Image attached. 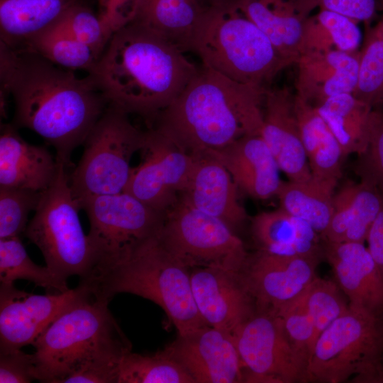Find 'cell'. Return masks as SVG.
Listing matches in <instances>:
<instances>
[{"instance_id": "obj_22", "label": "cell", "mask_w": 383, "mask_h": 383, "mask_svg": "<svg viewBox=\"0 0 383 383\" xmlns=\"http://www.w3.org/2000/svg\"><path fill=\"white\" fill-rule=\"evenodd\" d=\"M360 52L331 50L302 54L294 65L295 94L314 106L333 96L353 93Z\"/></svg>"}, {"instance_id": "obj_44", "label": "cell", "mask_w": 383, "mask_h": 383, "mask_svg": "<svg viewBox=\"0 0 383 383\" xmlns=\"http://www.w3.org/2000/svg\"><path fill=\"white\" fill-rule=\"evenodd\" d=\"M319 9L348 16L358 23L370 21L376 9L375 0H320Z\"/></svg>"}, {"instance_id": "obj_6", "label": "cell", "mask_w": 383, "mask_h": 383, "mask_svg": "<svg viewBox=\"0 0 383 383\" xmlns=\"http://www.w3.org/2000/svg\"><path fill=\"white\" fill-rule=\"evenodd\" d=\"M159 232L136 247L91 292L109 302L119 293L152 301L163 309L178 335H183L207 325L194 300L191 270L165 248Z\"/></svg>"}, {"instance_id": "obj_7", "label": "cell", "mask_w": 383, "mask_h": 383, "mask_svg": "<svg viewBox=\"0 0 383 383\" xmlns=\"http://www.w3.org/2000/svg\"><path fill=\"white\" fill-rule=\"evenodd\" d=\"M383 316L354 309L316 339L303 382H383Z\"/></svg>"}, {"instance_id": "obj_34", "label": "cell", "mask_w": 383, "mask_h": 383, "mask_svg": "<svg viewBox=\"0 0 383 383\" xmlns=\"http://www.w3.org/2000/svg\"><path fill=\"white\" fill-rule=\"evenodd\" d=\"M118 383H195L164 348L154 354L129 352L123 357Z\"/></svg>"}, {"instance_id": "obj_5", "label": "cell", "mask_w": 383, "mask_h": 383, "mask_svg": "<svg viewBox=\"0 0 383 383\" xmlns=\"http://www.w3.org/2000/svg\"><path fill=\"white\" fill-rule=\"evenodd\" d=\"M192 51L203 65L231 79L265 87L294 65L241 11L235 0L209 6L195 31Z\"/></svg>"}, {"instance_id": "obj_24", "label": "cell", "mask_w": 383, "mask_h": 383, "mask_svg": "<svg viewBox=\"0 0 383 383\" xmlns=\"http://www.w3.org/2000/svg\"><path fill=\"white\" fill-rule=\"evenodd\" d=\"M241 11L294 64L304 23L320 0H235Z\"/></svg>"}, {"instance_id": "obj_42", "label": "cell", "mask_w": 383, "mask_h": 383, "mask_svg": "<svg viewBox=\"0 0 383 383\" xmlns=\"http://www.w3.org/2000/svg\"><path fill=\"white\" fill-rule=\"evenodd\" d=\"M142 0H98L97 15L110 40L117 30L136 17Z\"/></svg>"}, {"instance_id": "obj_12", "label": "cell", "mask_w": 383, "mask_h": 383, "mask_svg": "<svg viewBox=\"0 0 383 383\" xmlns=\"http://www.w3.org/2000/svg\"><path fill=\"white\" fill-rule=\"evenodd\" d=\"M233 337L245 382H303L308 358L290 340L275 313L256 311Z\"/></svg>"}, {"instance_id": "obj_8", "label": "cell", "mask_w": 383, "mask_h": 383, "mask_svg": "<svg viewBox=\"0 0 383 383\" xmlns=\"http://www.w3.org/2000/svg\"><path fill=\"white\" fill-rule=\"evenodd\" d=\"M58 162L57 177L41 192L24 235L40 249L53 272L65 279L78 275L79 282H85L95 267V252L82 229L80 208L72 196L66 167Z\"/></svg>"}, {"instance_id": "obj_40", "label": "cell", "mask_w": 383, "mask_h": 383, "mask_svg": "<svg viewBox=\"0 0 383 383\" xmlns=\"http://www.w3.org/2000/svg\"><path fill=\"white\" fill-rule=\"evenodd\" d=\"M304 292L275 313L280 318L290 340L309 360L314 344V328Z\"/></svg>"}, {"instance_id": "obj_15", "label": "cell", "mask_w": 383, "mask_h": 383, "mask_svg": "<svg viewBox=\"0 0 383 383\" xmlns=\"http://www.w3.org/2000/svg\"><path fill=\"white\" fill-rule=\"evenodd\" d=\"M165 348L195 383L245 382L234 338L226 331L205 326L178 335Z\"/></svg>"}, {"instance_id": "obj_20", "label": "cell", "mask_w": 383, "mask_h": 383, "mask_svg": "<svg viewBox=\"0 0 383 383\" xmlns=\"http://www.w3.org/2000/svg\"><path fill=\"white\" fill-rule=\"evenodd\" d=\"M196 160L179 198L193 208L227 224L234 232L247 218L238 187L225 166L206 154Z\"/></svg>"}, {"instance_id": "obj_36", "label": "cell", "mask_w": 383, "mask_h": 383, "mask_svg": "<svg viewBox=\"0 0 383 383\" xmlns=\"http://www.w3.org/2000/svg\"><path fill=\"white\" fill-rule=\"evenodd\" d=\"M304 296L313 325L315 343L328 326L349 310V302L336 282L318 277L306 289Z\"/></svg>"}, {"instance_id": "obj_38", "label": "cell", "mask_w": 383, "mask_h": 383, "mask_svg": "<svg viewBox=\"0 0 383 383\" xmlns=\"http://www.w3.org/2000/svg\"><path fill=\"white\" fill-rule=\"evenodd\" d=\"M51 26L87 45L99 57L109 41L97 13L87 4L71 8Z\"/></svg>"}, {"instance_id": "obj_1", "label": "cell", "mask_w": 383, "mask_h": 383, "mask_svg": "<svg viewBox=\"0 0 383 383\" xmlns=\"http://www.w3.org/2000/svg\"><path fill=\"white\" fill-rule=\"evenodd\" d=\"M1 111L11 96L13 124L33 131L56 150V159L73 167V150L84 144L108 103L91 79L79 77L28 48L0 42Z\"/></svg>"}, {"instance_id": "obj_21", "label": "cell", "mask_w": 383, "mask_h": 383, "mask_svg": "<svg viewBox=\"0 0 383 383\" xmlns=\"http://www.w3.org/2000/svg\"><path fill=\"white\" fill-rule=\"evenodd\" d=\"M208 154L225 166L238 188L248 196L264 200L277 195L282 182L280 169L260 135L243 136Z\"/></svg>"}, {"instance_id": "obj_16", "label": "cell", "mask_w": 383, "mask_h": 383, "mask_svg": "<svg viewBox=\"0 0 383 383\" xmlns=\"http://www.w3.org/2000/svg\"><path fill=\"white\" fill-rule=\"evenodd\" d=\"M80 292L77 286L62 294H35L1 283L0 352L33 345Z\"/></svg>"}, {"instance_id": "obj_19", "label": "cell", "mask_w": 383, "mask_h": 383, "mask_svg": "<svg viewBox=\"0 0 383 383\" xmlns=\"http://www.w3.org/2000/svg\"><path fill=\"white\" fill-rule=\"evenodd\" d=\"M323 255L349 306L383 316V277L364 243L324 241Z\"/></svg>"}, {"instance_id": "obj_33", "label": "cell", "mask_w": 383, "mask_h": 383, "mask_svg": "<svg viewBox=\"0 0 383 383\" xmlns=\"http://www.w3.org/2000/svg\"><path fill=\"white\" fill-rule=\"evenodd\" d=\"M22 48L30 49L55 65L72 71L89 72L99 59L89 46L54 26L35 35Z\"/></svg>"}, {"instance_id": "obj_10", "label": "cell", "mask_w": 383, "mask_h": 383, "mask_svg": "<svg viewBox=\"0 0 383 383\" xmlns=\"http://www.w3.org/2000/svg\"><path fill=\"white\" fill-rule=\"evenodd\" d=\"M89 218L88 234L96 264L89 279L79 284L89 289L123 262L140 243L161 229L165 214L125 192L95 196L80 204Z\"/></svg>"}, {"instance_id": "obj_30", "label": "cell", "mask_w": 383, "mask_h": 383, "mask_svg": "<svg viewBox=\"0 0 383 383\" xmlns=\"http://www.w3.org/2000/svg\"><path fill=\"white\" fill-rule=\"evenodd\" d=\"M335 188L312 177L282 182L276 196L281 209L308 223L323 238L333 215Z\"/></svg>"}, {"instance_id": "obj_11", "label": "cell", "mask_w": 383, "mask_h": 383, "mask_svg": "<svg viewBox=\"0 0 383 383\" xmlns=\"http://www.w3.org/2000/svg\"><path fill=\"white\" fill-rule=\"evenodd\" d=\"M159 237L189 270L213 267L240 271L249 255L243 242L227 224L179 197L166 212Z\"/></svg>"}, {"instance_id": "obj_14", "label": "cell", "mask_w": 383, "mask_h": 383, "mask_svg": "<svg viewBox=\"0 0 383 383\" xmlns=\"http://www.w3.org/2000/svg\"><path fill=\"white\" fill-rule=\"evenodd\" d=\"M321 260L257 250L248 255L240 274L257 311L276 313L301 296L317 277Z\"/></svg>"}, {"instance_id": "obj_28", "label": "cell", "mask_w": 383, "mask_h": 383, "mask_svg": "<svg viewBox=\"0 0 383 383\" xmlns=\"http://www.w3.org/2000/svg\"><path fill=\"white\" fill-rule=\"evenodd\" d=\"M209 6L204 0H142L133 21L185 52L192 51L195 31Z\"/></svg>"}, {"instance_id": "obj_9", "label": "cell", "mask_w": 383, "mask_h": 383, "mask_svg": "<svg viewBox=\"0 0 383 383\" xmlns=\"http://www.w3.org/2000/svg\"><path fill=\"white\" fill-rule=\"evenodd\" d=\"M145 135L146 131L135 128L127 113L107 106L87 135L82 157L69 175L79 208L90 197L124 192L131 174V157L143 148Z\"/></svg>"}, {"instance_id": "obj_13", "label": "cell", "mask_w": 383, "mask_h": 383, "mask_svg": "<svg viewBox=\"0 0 383 383\" xmlns=\"http://www.w3.org/2000/svg\"><path fill=\"white\" fill-rule=\"evenodd\" d=\"M143 160L132 168L125 192L166 213L185 189L196 157L153 128L146 131Z\"/></svg>"}, {"instance_id": "obj_2", "label": "cell", "mask_w": 383, "mask_h": 383, "mask_svg": "<svg viewBox=\"0 0 383 383\" xmlns=\"http://www.w3.org/2000/svg\"><path fill=\"white\" fill-rule=\"evenodd\" d=\"M184 52L133 21L113 34L88 76L108 106L153 125L199 70Z\"/></svg>"}, {"instance_id": "obj_46", "label": "cell", "mask_w": 383, "mask_h": 383, "mask_svg": "<svg viewBox=\"0 0 383 383\" xmlns=\"http://www.w3.org/2000/svg\"><path fill=\"white\" fill-rule=\"evenodd\" d=\"M375 33L380 37L383 38V18L378 22V23L372 28Z\"/></svg>"}, {"instance_id": "obj_32", "label": "cell", "mask_w": 383, "mask_h": 383, "mask_svg": "<svg viewBox=\"0 0 383 383\" xmlns=\"http://www.w3.org/2000/svg\"><path fill=\"white\" fill-rule=\"evenodd\" d=\"M17 279L32 282L47 293L62 294L70 290L67 279L47 265L39 266L30 260L20 237L0 239V282L13 284Z\"/></svg>"}, {"instance_id": "obj_17", "label": "cell", "mask_w": 383, "mask_h": 383, "mask_svg": "<svg viewBox=\"0 0 383 383\" xmlns=\"http://www.w3.org/2000/svg\"><path fill=\"white\" fill-rule=\"evenodd\" d=\"M194 300L206 325L233 335L257 311L240 271L220 267L190 270Z\"/></svg>"}, {"instance_id": "obj_27", "label": "cell", "mask_w": 383, "mask_h": 383, "mask_svg": "<svg viewBox=\"0 0 383 383\" xmlns=\"http://www.w3.org/2000/svg\"><path fill=\"white\" fill-rule=\"evenodd\" d=\"M85 0H0V42L13 49L27 43Z\"/></svg>"}, {"instance_id": "obj_31", "label": "cell", "mask_w": 383, "mask_h": 383, "mask_svg": "<svg viewBox=\"0 0 383 383\" xmlns=\"http://www.w3.org/2000/svg\"><path fill=\"white\" fill-rule=\"evenodd\" d=\"M357 24V21L343 14L319 9L318 12L311 15L304 23L299 56L331 50L357 52L361 42Z\"/></svg>"}, {"instance_id": "obj_25", "label": "cell", "mask_w": 383, "mask_h": 383, "mask_svg": "<svg viewBox=\"0 0 383 383\" xmlns=\"http://www.w3.org/2000/svg\"><path fill=\"white\" fill-rule=\"evenodd\" d=\"M382 206L383 194L377 187L347 182L333 195V215L323 240L364 243Z\"/></svg>"}, {"instance_id": "obj_18", "label": "cell", "mask_w": 383, "mask_h": 383, "mask_svg": "<svg viewBox=\"0 0 383 383\" xmlns=\"http://www.w3.org/2000/svg\"><path fill=\"white\" fill-rule=\"evenodd\" d=\"M295 94L287 87L266 89L260 135L280 170L292 181L311 179L294 106Z\"/></svg>"}, {"instance_id": "obj_23", "label": "cell", "mask_w": 383, "mask_h": 383, "mask_svg": "<svg viewBox=\"0 0 383 383\" xmlns=\"http://www.w3.org/2000/svg\"><path fill=\"white\" fill-rule=\"evenodd\" d=\"M59 165L45 147L23 140L13 123L1 124L0 187L43 192L56 178Z\"/></svg>"}, {"instance_id": "obj_45", "label": "cell", "mask_w": 383, "mask_h": 383, "mask_svg": "<svg viewBox=\"0 0 383 383\" xmlns=\"http://www.w3.org/2000/svg\"><path fill=\"white\" fill-rule=\"evenodd\" d=\"M368 250L383 277V206L372 224L367 240Z\"/></svg>"}, {"instance_id": "obj_35", "label": "cell", "mask_w": 383, "mask_h": 383, "mask_svg": "<svg viewBox=\"0 0 383 383\" xmlns=\"http://www.w3.org/2000/svg\"><path fill=\"white\" fill-rule=\"evenodd\" d=\"M353 95L373 109L383 106V38L370 28L360 51Z\"/></svg>"}, {"instance_id": "obj_43", "label": "cell", "mask_w": 383, "mask_h": 383, "mask_svg": "<svg viewBox=\"0 0 383 383\" xmlns=\"http://www.w3.org/2000/svg\"><path fill=\"white\" fill-rule=\"evenodd\" d=\"M37 380L33 354L21 349L0 352V382L28 383Z\"/></svg>"}, {"instance_id": "obj_4", "label": "cell", "mask_w": 383, "mask_h": 383, "mask_svg": "<svg viewBox=\"0 0 383 383\" xmlns=\"http://www.w3.org/2000/svg\"><path fill=\"white\" fill-rule=\"evenodd\" d=\"M267 87L243 84L201 65L151 128L184 152L201 156L260 135Z\"/></svg>"}, {"instance_id": "obj_37", "label": "cell", "mask_w": 383, "mask_h": 383, "mask_svg": "<svg viewBox=\"0 0 383 383\" xmlns=\"http://www.w3.org/2000/svg\"><path fill=\"white\" fill-rule=\"evenodd\" d=\"M41 192L0 187V239L20 237L25 233L28 215L35 210Z\"/></svg>"}, {"instance_id": "obj_3", "label": "cell", "mask_w": 383, "mask_h": 383, "mask_svg": "<svg viewBox=\"0 0 383 383\" xmlns=\"http://www.w3.org/2000/svg\"><path fill=\"white\" fill-rule=\"evenodd\" d=\"M34 343L37 380L118 383L132 345L108 308L86 287Z\"/></svg>"}, {"instance_id": "obj_39", "label": "cell", "mask_w": 383, "mask_h": 383, "mask_svg": "<svg viewBox=\"0 0 383 383\" xmlns=\"http://www.w3.org/2000/svg\"><path fill=\"white\" fill-rule=\"evenodd\" d=\"M360 181L377 187L383 194V111L372 109L366 150L359 155L356 167Z\"/></svg>"}, {"instance_id": "obj_41", "label": "cell", "mask_w": 383, "mask_h": 383, "mask_svg": "<svg viewBox=\"0 0 383 383\" xmlns=\"http://www.w3.org/2000/svg\"><path fill=\"white\" fill-rule=\"evenodd\" d=\"M343 151L331 131L323 143L308 157L311 177L335 189L342 175Z\"/></svg>"}, {"instance_id": "obj_29", "label": "cell", "mask_w": 383, "mask_h": 383, "mask_svg": "<svg viewBox=\"0 0 383 383\" xmlns=\"http://www.w3.org/2000/svg\"><path fill=\"white\" fill-rule=\"evenodd\" d=\"M340 144L343 157L362 155L369 139L372 108L353 93L330 97L315 106Z\"/></svg>"}, {"instance_id": "obj_47", "label": "cell", "mask_w": 383, "mask_h": 383, "mask_svg": "<svg viewBox=\"0 0 383 383\" xmlns=\"http://www.w3.org/2000/svg\"><path fill=\"white\" fill-rule=\"evenodd\" d=\"M209 6L221 2L224 0H204Z\"/></svg>"}, {"instance_id": "obj_26", "label": "cell", "mask_w": 383, "mask_h": 383, "mask_svg": "<svg viewBox=\"0 0 383 383\" xmlns=\"http://www.w3.org/2000/svg\"><path fill=\"white\" fill-rule=\"evenodd\" d=\"M251 233L257 250L319 260L324 257L321 236L308 223L281 208L254 216Z\"/></svg>"}]
</instances>
